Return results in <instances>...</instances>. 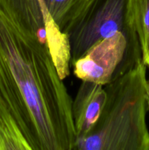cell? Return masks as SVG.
Returning a JSON list of instances; mask_svg holds the SVG:
<instances>
[{
  "instance_id": "obj_9",
  "label": "cell",
  "mask_w": 149,
  "mask_h": 150,
  "mask_svg": "<svg viewBox=\"0 0 149 150\" xmlns=\"http://www.w3.org/2000/svg\"><path fill=\"white\" fill-rule=\"evenodd\" d=\"M147 107L148 111H149V81L148 83V93H147Z\"/></svg>"
},
{
  "instance_id": "obj_4",
  "label": "cell",
  "mask_w": 149,
  "mask_h": 150,
  "mask_svg": "<svg viewBox=\"0 0 149 150\" xmlns=\"http://www.w3.org/2000/svg\"><path fill=\"white\" fill-rule=\"evenodd\" d=\"M127 50V36L118 32L95 43L83 57L73 62L74 75L82 81L105 86L113 79Z\"/></svg>"
},
{
  "instance_id": "obj_7",
  "label": "cell",
  "mask_w": 149,
  "mask_h": 150,
  "mask_svg": "<svg viewBox=\"0 0 149 150\" xmlns=\"http://www.w3.org/2000/svg\"><path fill=\"white\" fill-rule=\"evenodd\" d=\"M127 21L137 34L143 62L149 70V0H127Z\"/></svg>"
},
{
  "instance_id": "obj_8",
  "label": "cell",
  "mask_w": 149,
  "mask_h": 150,
  "mask_svg": "<svg viewBox=\"0 0 149 150\" xmlns=\"http://www.w3.org/2000/svg\"><path fill=\"white\" fill-rule=\"evenodd\" d=\"M0 150H29L24 138L0 95Z\"/></svg>"
},
{
  "instance_id": "obj_2",
  "label": "cell",
  "mask_w": 149,
  "mask_h": 150,
  "mask_svg": "<svg viewBox=\"0 0 149 150\" xmlns=\"http://www.w3.org/2000/svg\"><path fill=\"white\" fill-rule=\"evenodd\" d=\"M146 70L141 62L104 86L100 116L74 150H149Z\"/></svg>"
},
{
  "instance_id": "obj_6",
  "label": "cell",
  "mask_w": 149,
  "mask_h": 150,
  "mask_svg": "<svg viewBox=\"0 0 149 150\" xmlns=\"http://www.w3.org/2000/svg\"><path fill=\"white\" fill-rule=\"evenodd\" d=\"M45 25L48 44L53 59L62 80L70 76L71 48L69 35L60 29L50 13H45Z\"/></svg>"
},
{
  "instance_id": "obj_3",
  "label": "cell",
  "mask_w": 149,
  "mask_h": 150,
  "mask_svg": "<svg viewBox=\"0 0 149 150\" xmlns=\"http://www.w3.org/2000/svg\"><path fill=\"white\" fill-rule=\"evenodd\" d=\"M127 0H93L68 34L71 64L99 41L118 32L128 40L124 63L134 67L143 60L137 34L127 21Z\"/></svg>"
},
{
  "instance_id": "obj_5",
  "label": "cell",
  "mask_w": 149,
  "mask_h": 150,
  "mask_svg": "<svg viewBox=\"0 0 149 150\" xmlns=\"http://www.w3.org/2000/svg\"><path fill=\"white\" fill-rule=\"evenodd\" d=\"M105 99L104 86L82 81L72 107L77 142L83 139L97 121Z\"/></svg>"
},
{
  "instance_id": "obj_1",
  "label": "cell",
  "mask_w": 149,
  "mask_h": 150,
  "mask_svg": "<svg viewBox=\"0 0 149 150\" xmlns=\"http://www.w3.org/2000/svg\"><path fill=\"white\" fill-rule=\"evenodd\" d=\"M39 0H0V95L29 150H74L72 99L48 44Z\"/></svg>"
}]
</instances>
